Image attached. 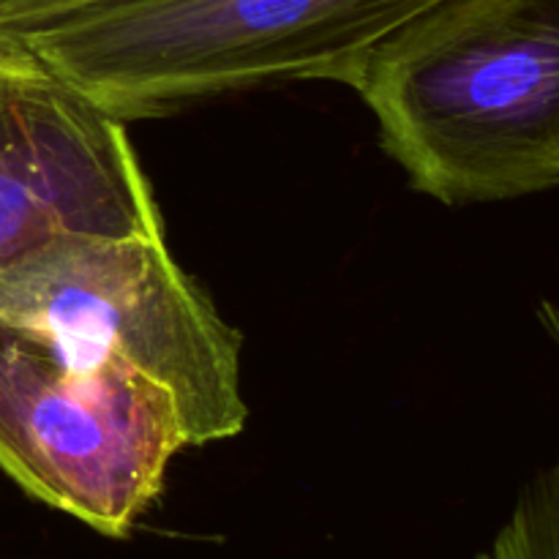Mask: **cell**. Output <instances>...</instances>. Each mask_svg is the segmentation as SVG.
<instances>
[{
  "label": "cell",
  "instance_id": "obj_1",
  "mask_svg": "<svg viewBox=\"0 0 559 559\" xmlns=\"http://www.w3.org/2000/svg\"><path fill=\"white\" fill-rule=\"evenodd\" d=\"M349 87L420 194L473 205L559 189V0H440Z\"/></svg>",
  "mask_w": 559,
  "mask_h": 559
},
{
  "label": "cell",
  "instance_id": "obj_2",
  "mask_svg": "<svg viewBox=\"0 0 559 559\" xmlns=\"http://www.w3.org/2000/svg\"><path fill=\"white\" fill-rule=\"evenodd\" d=\"M440 0H115L25 38L120 120L271 82L353 85L371 52Z\"/></svg>",
  "mask_w": 559,
  "mask_h": 559
},
{
  "label": "cell",
  "instance_id": "obj_3",
  "mask_svg": "<svg viewBox=\"0 0 559 559\" xmlns=\"http://www.w3.org/2000/svg\"><path fill=\"white\" fill-rule=\"evenodd\" d=\"M0 322L115 364L173 404L186 448L243 431L240 333L167 240L71 235L0 271Z\"/></svg>",
  "mask_w": 559,
  "mask_h": 559
},
{
  "label": "cell",
  "instance_id": "obj_4",
  "mask_svg": "<svg viewBox=\"0 0 559 559\" xmlns=\"http://www.w3.org/2000/svg\"><path fill=\"white\" fill-rule=\"evenodd\" d=\"M183 448L162 391L0 322V469L33 500L104 538H126Z\"/></svg>",
  "mask_w": 559,
  "mask_h": 559
},
{
  "label": "cell",
  "instance_id": "obj_5",
  "mask_svg": "<svg viewBox=\"0 0 559 559\" xmlns=\"http://www.w3.org/2000/svg\"><path fill=\"white\" fill-rule=\"evenodd\" d=\"M71 235L164 238L126 120L0 38V271Z\"/></svg>",
  "mask_w": 559,
  "mask_h": 559
},
{
  "label": "cell",
  "instance_id": "obj_6",
  "mask_svg": "<svg viewBox=\"0 0 559 559\" xmlns=\"http://www.w3.org/2000/svg\"><path fill=\"white\" fill-rule=\"evenodd\" d=\"M538 320L559 353V306L544 300ZM473 559H559V451L524 486L508 522Z\"/></svg>",
  "mask_w": 559,
  "mask_h": 559
},
{
  "label": "cell",
  "instance_id": "obj_7",
  "mask_svg": "<svg viewBox=\"0 0 559 559\" xmlns=\"http://www.w3.org/2000/svg\"><path fill=\"white\" fill-rule=\"evenodd\" d=\"M115 0H0V38L25 41L33 33Z\"/></svg>",
  "mask_w": 559,
  "mask_h": 559
}]
</instances>
